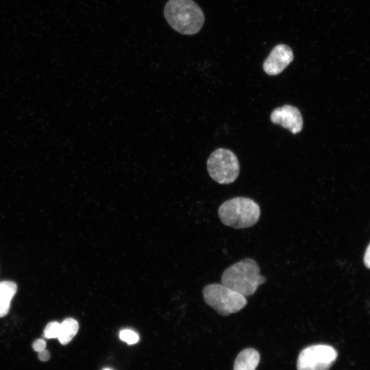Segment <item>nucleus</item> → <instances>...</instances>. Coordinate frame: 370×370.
Wrapping results in <instances>:
<instances>
[{
    "mask_svg": "<svg viewBox=\"0 0 370 370\" xmlns=\"http://www.w3.org/2000/svg\"><path fill=\"white\" fill-rule=\"evenodd\" d=\"M164 15L174 30L184 35L199 32L205 21L201 8L193 0H169Z\"/></svg>",
    "mask_w": 370,
    "mask_h": 370,
    "instance_id": "nucleus-1",
    "label": "nucleus"
},
{
    "mask_svg": "<svg viewBox=\"0 0 370 370\" xmlns=\"http://www.w3.org/2000/svg\"><path fill=\"white\" fill-rule=\"evenodd\" d=\"M266 281V278L260 273L258 263L251 258H245L229 267L221 277V284L245 297L254 294Z\"/></svg>",
    "mask_w": 370,
    "mask_h": 370,
    "instance_id": "nucleus-2",
    "label": "nucleus"
},
{
    "mask_svg": "<svg viewBox=\"0 0 370 370\" xmlns=\"http://www.w3.org/2000/svg\"><path fill=\"white\" fill-rule=\"evenodd\" d=\"M221 222L234 228H247L259 220L260 209L250 198L237 197L223 202L218 210Z\"/></svg>",
    "mask_w": 370,
    "mask_h": 370,
    "instance_id": "nucleus-3",
    "label": "nucleus"
},
{
    "mask_svg": "<svg viewBox=\"0 0 370 370\" xmlns=\"http://www.w3.org/2000/svg\"><path fill=\"white\" fill-rule=\"evenodd\" d=\"M203 296L205 302L222 316L240 311L247 303L244 295L223 284L206 286Z\"/></svg>",
    "mask_w": 370,
    "mask_h": 370,
    "instance_id": "nucleus-4",
    "label": "nucleus"
},
{
    "mask_svg": "<svg viewBox=\"0 0 370 370\" xmlns=\"http://www.w3.org/2000/svg\"><path fill=\"white\" fill-rule=\"evenodd\" d=\"M207 168L211 178L221 184L234 182L240 171L236 155L224 148H219L210 154L207 160Z\"/></svg>",
    "mask_w": 370,
    "mask_h": 370,
    "instance_id": "nucleus-5",
    "label": "nucleus"
},
{
    "mask_svg": "<svg viewBox=\"0 0 370 370\" xmlns=\"http://www.w3.org/2000/svg\"><path fill=\"white\" fill-rule=\"evenodd\" d=\"M338 353L330 345L317 344L302 349L297 361V370H329Z\"/></svg>",
    "mask_w": 370,
    "mask_h": 370,
    "instance_id": "nucleus-6",
    "label": "nucleus"
},
{
    "mask_svg": "<svg viewBox=\"0 0 370 370\" xmlns=\"http://www.w3.org/2000/svg\"><path fill=\"white\" fill-rule=\"evenodd\" d=\"M293 52L284 44L275 46L263 63V70L269 75L281 73L293 61Z\"/></svg>",
    "mask_w": 370,
    "mask_h": 370,
    "instance_id": "nucleus-7",
    "label": "nucleus"
},
{
    "mask_svg": "<svg viewBox=\"0 0 370 370\" xmlns=\"http://www.w3.org/2000/svg\"><path fill=\"white\" fill-rule=\"evenodd\" d=\"M270 119L273 123L288 129L293 134L300 132L303 128V119L299 110L291 105L274 109Z\"/></svg>",
    "mask_w": 370,
    "mask_h": 370,
    "instance_id": "nucleus-8",
    "label": "nucleus"
},
{
    "mask_svg": "<svg viewBox=\"0 0 370 370\" xmlns=\"http://www.w3.org/2000/svg\"><path fill=\"white\" fill-rule=\"evenodd\" d=\"M259 352L253 348H247L237 356L234 370H255L260 362Z\"/></svg>",
    "mask_w": 370,
    "mask_h": 370,
    "instance_id": "nucleus-9",
    "label": "nucleus"
},
{
    "mask_svg": "<svg viewBox=\"0 0 370 370\" xmlns=\"http://www.w3.org/2000/svg\"><path fill=\"white\" fill-rule=\"evenodd\" d=\"M17 286L12 281L0 282V317H5L9 312L10 302L16 294Z\"/></svg>",
    "mask_w": 370,
    "mask_h": 370,
    "instance_id": "nucleus-10",
    "label": "nucleus"
},
{
    "mask_svg": "<svg viewBox=\"0 0 370 370\" xmlns=\"http://www.w3.org/2000/svg\"><path fill=\"white\" fill-rule=\"evenodd\" d=\"M79 324L73 318H67L60 323V333L58 337L62 345H66L71 341L78 332Z\"/></svg>",
    "mask_w": 370,
    "mask_h": 370,
    "instance_id": "nucleus-11",
    "label": "nucleus"
},
{
    "mask_svg": "<svg viewBox=\"0 0 370 370\" xmlns=\"http://www.w3.org/2000/svg\"><path fill=\"white\" fill-rule=\"evenodd\" d=\"M60 323L57 321H51L44 330V336L46 338H58L60 333Z\"/></svg>",
    "mask_w": 370,
    "mask_h": 370,
    "instance_id": "nucleus-12",
    "label": "nucleus"
},
{
    "mask_svg": "<svg viewBox=\"0 0 370 370\" xmlns=\"http://www.w3.org/2000/svg\"><path fill=\"white\" fill-rule=\"evenodd\" d=\"M119 337L121 340L126 342L128 345L135 344L139 340L138 334L128 329L121 330L119 333Z\"/></svg>",
    "mask_w": 370,
    "mask_h": 370,
    "instance_id": "nucleus-13",
    "label": "nucleus"
},
{
    "mask_svg": "<svg viewBox=\"0 0 370 370\" xmlns=\"http://www.w3.org/2000/svg\"><path fill=\"white\" fill-rule=\"evenodd\" d=\"M32 347L34 351L39 352L44 349H45L46 347V342L42 339H36L32 344Z\"/></svg>",
    "mask_w": 370,
    "mask_h": 370,
    "instance_id": "nucleus-14",
    "label": "nucleus"
},
{
    "mask_svg": "<svg viewBox=\"0 0 370 370\" xmlns=\"http://www.w3.org/2000/svg\"><path fill=\"white\" fill-rule=\"evenodd\" d=\"M38 358L43 362L47 361L50 358V353L48 350L44 349L41 352H38Z\"/></svg>",
    "mask_w": 370,
    "mask_h": 370,
    "instance_id": "nucleus-15",
    "label": "nucleus"
},
{
    "mask_svg": "<svg viewBox=\"0 0 370 370\" xmlns=\"http://www.w3.org/2000/svg\"><path fill=\"white\" fill-rule=\"evenodd\" d=\"M364 262L365 266L370 269V244L367 247L365 256H364Z\"/></svg>",
    "mask_w": 370,
    "mask_h": 370,
    "instance_id": "nucleus-16",
    "label": "nucleus"
},
{
    "mask_svg": "<svg viewBox=\"0 0 370 370\" xmlns=\"http://www.w3.org/2000/svg\"><path fill=\"white\" fill-rule=\"evenodd\" d=\"M103 370H112V369H104Z\"/></svg>",
    "mask_w": 370,
    "mask_h": 370,
    "instance_id": "nucleus-17",
    "label": "nucleus"
}]
</instances>
